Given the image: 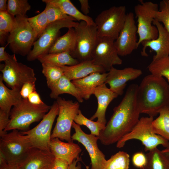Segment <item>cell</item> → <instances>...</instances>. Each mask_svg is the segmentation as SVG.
<instances>
[{"instance_id": "cell-48", "label": "cell", "mask_w": 169, "mask_h": 169, "mask_svg": "<svg viewBox=\"0 0 169 169\" xmlns=\"http://www.w3.org/2000/svg\"><path fill=\"white\" fill-rule=\"evenodd\" d=\"M5 47H0V61H5L8 58V54L5 51Z\"/></svg>"}, {"instance_id": "cell-29", "label": "cell", "mask_w": 169, "mask_h": 169, "mask_svg": "<svg viewBox=\"0 0 169 169\" xmlns=\"http://www.w3.org/2000/svg\"><path fill=\"white\" fill-rule=\"evenodd\" d=\"M147 163L143 169H169V158L157 148L146 155Z\"/></svg>"}, {"instance_id": "cell-42", "label": "cell", "mask_w": 169, "mask_h": 169, "mask_svg": "<svg viewBox=\"0 0 169 169\" xmlns=\"http://www.w3.org/2000/svg\"><path fill=\"white\" fill-rule=\"evenodd\" d=\"M36 91L35 83L28 82L24 84L22 86L20 93L22 98L28 99L31 93Z\"/></svg>"}, {"instance_id": "cell-38", "label": "cell", "mask_w": 169, "mask_h": 169, "mask_svg": "<svg viewBox=\"0 0 169 169\" xmlns=\"http://www.w3.org/2000/svg\"><path fill=\"white\" fill-rule=\"evenodd\" d=\"M30 26L38 38L49 24L44 10L34 16L28 18Z\"/></svg>"}, {"instance_id": "cell-16", "label": "cell", "mask_w": 169, "mask_h": 169, "mask_svg": "<svg viewBox=\"0 0 169 169\" xmlns=\"http://www.w3.org/2000/svg\"><path fill=\"white\" fill-rule=\"evenodd\" d=\"M137 30L134 13L130 12L127 14L124 26L115 41V45L119 56L130 54L138 48Z\"/></svg>"}, {"instance_id": "cell-4", "label": "cell", "mask_w": 169, "mask_h": 169, "mask_svg": "<svg viewBox=\"0 0 169 169\" xmlns=\"http://www.w3.org/2000/svg\"><path fill=\"white\" fill-rule=\"evenodd\" d=\"M153 120V117L150 116L140 118L132 130L117 143L116 147L122 148L127 141L133 139L140 141L146 151H149L160 145L165 148L169 147V141L154 132L152 125Z\"/></svg>"}, {"instance_id": "cell-40", "label": "cell", "mask_w": 169, "mask_h": 169, "mask_svg": "<svg viewBox=\"0 0 169 169\" xmlns=\"http://www.w3.org/2000/svg\"><path fill=\"white\" fill-rule=\"evenodd\" d=\"M132 161L133 164L136 167L143 169L147 161L146 155L142 152H138L133 155Z\"/></svg>"}, {"instance_id": "cell-1", "label": "cell", "mask_w": 169, "mask_h": 169, "mask_svg": "<svg viewBox=\"0 0 169 169\" xmlns=\"http://www.w3.org/2000/svg\"><path fill=\"white\" fill-rule=\"evenodd\" d=\"M138 85H130L121 102L98 136L101 144L108 146L117 142L129 133L139 120L140 110L137 102Z\"/></svg>"}, {"instance_id": "cell-20", "label": "cell", "mask_w": 169, "mask_h": 169, "mask_svg": "<svg viewBox=\"0 0 169 169\" xmlns=\"http://www.w3.org/2000/svg\"><path fill=\"white\" fill-rule=\"evenodd\" d=\"M93 94L97 99L98 106L95 113L90 118L93 120L97 118V122L106 125L105 113L108 105L118 95L108 88L105 84L101 85L94 90Z\"/></svg>"}, {"instance_id": "cell-34", "label": "cell", "mask_w": 169, "mask_h": 169, "mask_svg": "<svg viewBox=\"0 0 169 169\" xmlns=\"http://www.w3.org/2000/svg\"><path fill=\"white\" fill-rule=\"evenodd\" d=\"M42 72L46 77L49 88L58 81L64 75L61 67L45 63L42 64Z\"/></svg>"}, {"instance_id": "cell-8", "label": "cell", "mask_w": 169, "mask_h": 169, "mask_svg": "<svg viewBox=\"0 0 169 169\" xmlns=\"http://www.w3.org/2000/svg\"><path fill=\"white\" fill-rule=\"evenodd\" d=\"M135 6L134 11L137 18V33L139 36L137 45L143 41L155 39L158 35L156 27L153 25L156 12L158 10L157 4L151 1L140 0Z\"/></svg>"}, {"instance_id": "cell-26", "label": "cell", "mask_w": 169, "mask_h": 169, "mask_svg": "<svg viewBox=\"0 0 169 169\" xmlns=\"http://www.w3.org/2000/svg\"><path fill=\"white\" fill-rule=\"evenodd\" d=\"M76 42V34L74 28H69L66 33L57 38L48 53L68 52L70 54L75 48Z\"/></svg>"}, {"instance_id": "cell-7", "label": "cell", "mask_w": 169, "mask_h": 169, "mask_svg": "<svg viewBox=\"0 0 169 169\" xmlns=\"http://www.w3.org/2000/svg\"><path fill=\"white\" fill-rule=\"evenodd\" d=\"M1 67L3 81L11 89L21 90L28 82L35 83L37 79L33 69L18 61L15 54H8V59Z\"/></svg>"}, {"instance_id": "cell-24", "label": "cell", "mask_w": 169, "mask_h": 169, "mask_svg": "<svg viewBox=\"0 0 169 169\" xmlns=\"http://www.w3.org/2000/svg\"><path fill=\"white\" fill-rule=\"evenodd\" d=\"M20 90L9 89L3 83L2 74L0 76V110L10 115L11 108L19 102L22 98Z\"/></svg>"}, {"instance_id": "cell-27", "label": "cell", "mask_w": 169, "mask_h": 169, "mask_svg": "<svg viewBox=\"0 0 169 169\" xmlns=\"http://www.w3.org/2000/svg\"><path fill=\"white\" fill-rule=\"evenodd\" d=\"M49 2L59 8L66 15L76 21H84L88 24L95 25L92 18L85 15L79 11L69 0H47Z\"/></svg>"}, {"instance_id": "cell-30", "label": "cell", "mask_w": 169, "mask_h": 169, "mask_svg": "<svg viewBox=\"0 0 169 169\" xmlns=\"http://www.w3.org/2000/svg\"><path fill=\"white\" fill-rule=\"evenodd\" d=\"M159 114L152 122L153 130L155 133L169 141V106L162 109Z\"/></svg>"}, {"instance_id": "cell-6", "label": "cell", "mask_w": 169, "mask_h": 169, "mask_svg": "<svg viewBox=\"0 0 169 169\" xmlns=\"http://www.w3.org/2000/svg\"><path fill=\"white\" fill-rule=\"evenodd\" d=\"M127 14L124 6H113L102 11L95 20L98 37L115 40L124 26Z\"/></svg>"}, {"instance_id": "cell-11", "label": "cell", "mask_w": 169, "mask_h": 169, "mask_svg": "<svg viewBox=\"0 0 169 169\" xmlns=\"http://www.w3.org/2000/svg\"><path fill=\"white\" fill-rule=\"evenodd\" d=\"M32 147L27 136L18 130L0 136V152L8 162L18 163Z\"/></svg>"}, {"instance_id": "cell-12", "label": "cell", "mask_w": 169, "mask_h": 169, "mask_svg": "<svg viewBox=\"0 0 169 169\" xmlns=\"http://www.w3.org/2000/svg\"><path fill=\"white\" fill-rule=\"evenodd\" d=\"M59 111L58 103L54 101L49 111L37 125L31 130L21 132L27 136L33 147L50 151L51 129Z\"/></svg>"}, {"instance_id": "cell-39", "label": "cell", "mask_w": 169, "mask_h": 169, "mask_svg": "<svg viewBox=\"0 0 169 169\" xmlns=\"http://www.w3.org/2000/svg\"><path fill=\"white\" fill-rule=\"evenodd\" d=\"M159 9L156 13L155 19L162 23L169 33V0L161 1Z\"/></svg>"}, {"instance_id": "cell-36", "label": "cell", "mask_w": 169, "mask_h": 169, "mask_svg": "<svg viewBox=\"0 0 169 169\" xmlns=\"http://www.w3.org/2000/svg\"><path fill=\"white\" fill-rule=\"evenodd\" d=\"M74 122L79 125L85 126L90 130L91 134L97 136H99L100 132L105 126L97 121H94L88 119L83 115L80 110L75 117Z\"/></svg>"}, {"instance_id": "cell-9", "label": "cell", "mask_w": 169, "mask_h": 169, "mask_svg": "<svg viewBox=\"0 0 169 169\" xmlns=\"http://www.w3.org/2000/svg\"><path fill=\"white\" fill-rule=\"evenodd\" d=\"M56 99L59 107V113L51 138H58L67 142H73L71 130L74 119L79 110V102L67 100L59 97Z\"/></svg>"}, {"instance_id": "cell-41", "label": "cell", "mask_w": 169, "mask_h": 169, "mask_svg": "<svg viewBox=\"0 0 169 169\" xmlns=\"http://www.w3.org/2000/svg\"><path fill=\"white\" fill-rule=\"evenodd\" d=\"M69 164L65 160L55 158L46 167V169H68Z\"/></svg>"}, {"instance_id": "cell-13", "label": "cell", "mask_w": 169, "mask_h": 169, "mask_svg": "<svg viewBox=\"0 0 169 169\" xmlns=\"http://www.w3.org/2000/svg\"><path fill=\"white\" fill-rule=\"evenodd\" d=\"M74 28L76 42L70 55L79 62L91 60L92 54L99 38L96 26L81 21Z\"/></svg>"}, {"instance_id": "cell-28", "label": "cell", "mask_w": 169, "mask_h": 169, "mask_svg": "<svg viewBox=\"0 0 169 169\" xmlns=\"http://www.w3.org/2000/svg\"><path fill=\"white\" fill-rule=\"evenodd\" d=\"M37 59L41 64L48 63L59 67L72 66L80 62L73 57L68 52L48 53L40 56Z\"/></svg>"}, {"instance_id": "cell-33", "label": "cell", "mask_w": 169, "mask_h": 169, "mask_svg": "<svg viewBox=\"0 0 169 169\" xmlns=\"http://www.w3.org/2000/svg\"><path fill=\"white\" fill-rule=\"evenodd\" d=\"M15 17L7 11L0 12V41L3 44L5 38L13 30L16 24Z\"/></svg>"}, {"instance_id": "cell-5", "label": "cell", "mask_w": 169, "mask_h": 169, "mask_svg": "<svg viewBox=\"0 0 169 169\" xmlns=\"http://www.w3.org/2000/svg\"><path fill=\"white\" fill-rule=\"evenodd\" d=\"M15 18L16 24L8 35L7 44L14 54L27 56L37 37L26 16H17Z\"/></svg>"}, {"instance_id": "cell-21", "label": "cell", "mask_w": 169, "mask_h": 169, "mask_svg": "<svg viewBox=\"0 0 169 169\" xmlns=\"http://www.w3.org/2000/svg\"><path fill=\"white\" fill-rule=\"evenodd\" d=\"M49 147L50 151L55 158L65 160L69 165L79 157L82 151L78 144L73 142H64L58 138L51 139Z\"/></svg>"}, {"instance_id": "cell-25", "label": "cell", "mask_w": 169, "mask_h": 169, "mask_svg": "<svg viewBox=\"0 0 169 169\" xmlns=\"http://www.w3.org/2000/svg\"><path fill=\"white\" fill-rule=\"evenodd\" d=\"M49 88L51 90L50 96L52 98L57 99L60 95L66 93L75 97L79 103L84 101L80 91L64 75Z\"/></svg>"}, {"instance_id": "cell-32", "label": "cell", "mask_w": 169, "mask_h": 169, "mask_svg": "<svg viewBox=\"0 0 169 169\" xmlns=\"http://www.w3.org/2000/svg\"><path fill=\"white\" fill-rule=\"evenodd\" d=\"M148 69L151 74L164 77L169 82V55L166 57L152 59Z\"/></svg>"}, {"instance_id": "cell-51", "label": "cell", "mask_w": 169, "mask_h": 169, "mask_svg": "<svg viewBox=\"0 0 169 169\" xmlns=\"http://www.w3.org/2000/svg\"><path fill=\"white\" fill-rule=\"evenodd\" d=\"M161 151L169 158V147L165 148V149L162 150Z\"/></svg>"}, {"instance_id": "cell-37", "label": "cell", "mask_w": 169, "mask_h": 169, "mask_svg": "<svg viewBox=\"0 0 169 169\" xmlns=\"http://www.w3.org/2000/svg\"><path fill=\"white\" fill-rule=\"evenodd\" d=\"M7 11L13 16H26L31 6L27 0H8Z\"/></svg>"}, {"instance_id": "cell-10", "label": "cell", "mask_w": 169, "mask_h": 169, "mask_svg": "<svg viewBox=\"0 0 169 169\" xmlns=\"http://www.w3.org/2000/svg\"><path fill=\"white\" fill-rule=\"evenodd\" d=\"M78 23V22L70 19L61 20L49 23L38 38L34 42L33 49L27 56V60L33 61L40 56L48 54L59 37L61 28H75Z\"/></svg>"}, {"instance_id": "cell-45", "label": "cell", "mask_w": 169, "mask_h": 169, "mask_svg": "<svg viewBox=\"0 0 169 169\" xmlns=\"http://www.w3.org/2000/svg\"><path fill=\"white\" fill-rule=\"evenodd\" d=\"M80 4L81 10L82 13L85 15H88L90 13V7L88 0H79Z\"/></svg>"}, {"instance_id": "cell-23", "label": "cell", "mask_w": 169, "mask_h": 169, "mask_svg": "<svg viewBox=\"0 0 169 169\" xmlns=\"http://www.w3.org/2000/svg\"><path fill=\"white\" fill-rule=\"evenodd\" d=\"M107 73L95 72L81 79L72 81L74 84L80 91L83 97L88 100L95 89L105 84Z\"/></svg>"}, {"instance_id": "cell-46", "label": "cell", "mask_w": 169, "mask_h": 169, "mask_svg": "<svg viewBox=\"0 0 169 169\" xmlns=\"http://www.w3.org/2000/svg\"><path fill=\"white\" fill-rule=\"evenodd\" d=\"M0 169H20L18 164L15 162H7L0 166Z\"/></svg>"}, {"instance_id": "cell-52", "label": "cell", "mask_w": 169, "mask_h": 169, "mask_svg": "<svg viewBox=\"0 0 169 169\" xmlns=\"http://www.w3.org/2000/svg\"><path fill=\"white\" fill-rule=\"evenodd\" d=\"M46 167H45L43 168L42 169H46Z\"/></svg>"}, {"instance_id": "cell-3", "label": "cell", "mask_w": 169, "mask_h": 169, "mask_svg": "<svg viewBox=\"0 0 169 169\" xmlns=\"http://www.w3.org/2000/svg\"><path fill=\"white\" fill-rule=\"evenodd\" d=\"M50 108L44 103L34 105L29 102L28 99L22 98L12 108L9 121L4 131L14 129L23 131L29 130L30 125L42 120Z\"/></svg>"}, {"instance_id": "cell-19", "label": "cell", "mask_w": 169, "mask_h": 169, "mask_svg": "<svg viewBox=\"0 0 169 169\" xmlns=\"http://www.w3.org/2000/svg\"><path fill=\"white\" fill-rule=\"evenodd\" d=\"M55 158L50 151L32 147L18 164L20 169H42Z\"/></svg>"}, {"instance_id": "cell-35", "label": "cell", "mask_w": 169, "mask_h": 169, "mask_svg": "<svg viewBox=\"0 0 169 169\" xmlns=\"http://www.w3.org/2000/svg\"><path fill=\"white\" fill-rule=\"evenodd\" d=\"M42 1L46 5L44 10L45 12L49 23L65 19L76 21L72 17L65 14L58 7L49 2L47 0H42Z\"/></svg>"}, {"instance_id": "cell-17", "label": "cell", "mask_w": 169, "mask_h": 169, "mask_svg": "<svg viewBox=\"0 0 169 169\" xmlns=\"http://www.w3.org/2000/svg\"><path fill=\"white\" fill-rule=\"evenodd\" d=\"M142 73L141 69L132 67L119 69L113 67L107 73L105 84H109L112 91L121 95L124 93L127 82L137 78Z\"/></svg>"}, {"instance_id": "cell-15", "label": "cell", "mask_w": 169, "mask_h": 169, "mask_svg": "<svg viewBox=\"0 0 169 169\" xmlns=\"http://www.w3.org/2000/svg\"><path fill=\"white\" fill-rule=\"evenodd\" d=\"M72 127L75 133L71 136L72 140L77 141L85 147L90 156L91 161L90 169H103L106 160L103 153L97 145L98 136L84 132L80 125L73 122Z\"/></svg>"}, {"instance_id": "cell-47", "label": "cell", "mask_w": 169, "mask_h": 169, "mask_svg": "<svg viewBox=\"0 0 169 169\" xmlns=\"http://www.w3.org/2000/svg\"><path fill=\"white\" fill-rule=\"evenodd\" d=\"M81 161V158L79 157L75 159L73 162L69 165L68 169H81V165L80 163H78L77 165V163L78 161ZM86 169H89V167L86 166Z\"/></svg>"}, {"instance_id": "cell-31", "label": "cell", "mask_w": 169, "mask_h": 169, "mask_svg": "<svg viewBox=\"0 0 169 169\" xmlns=\"http://www.w3.org/2000/svg\"><path fill=\"white\" fill-rule=\"evenodd\" d=\"M129 163V154L119 151L106 160L103 169H128Z\"/></svg>"}, {"instance_id": "cell-18", "label": "cell", "mask_w": 169, "mask_h": 169, "mask_svg": "<svg viewBox=\"0 0 169 169\" xmlns=\"http://www.w3.org/2000/svg\"><path fill=\"white\" fill-rule=\"evenodd\" d=\"M153 24L158 29V36L155 39L142 41L141 43L143 46L141 54L143 56H147L146 49L149 47L156 52V54L152 59H155L166 57L169 55V33L161 23L155 19Z\"/></svg>"}, {"instance_id": "cell-50", "label": "cell", "mask_w": 169, "mask_h": 169, "mask_svg": "<svg viewBox=\"0 0 169 169\" xmlns=\"http://www.w3.org/2000/svg\"><path fill=\"white\" fill-rule=\"evenodd\" d=\"M7 162H8L4 156L1 152H0V166L3 165Z\"/></svg>"}, {"instance_id": "cell-14", "label": "cell", "mask_w": 169, "mask_h": 169, "mask_svg": "<svg viewBox=\"0 0 169 169\" xmlns=\"http://www.w3.org/2000/svg\"><path fill=\"white\" fill-rule=\"evenodd\" d=\"M115 41L108 37H99L92 54L91 60L106 72H109L114 65L122 63L115 46Z\"/></svg>"}, {"instance_id": "cell-43", "label": "cell", "mask_w": 169, "mask_h": 169, "mask_svg": "<svg viewBox=\"0 0 169 169\" xmlns=\"http://www.w3.org/2000/svg\"><path fill=\"white\" fill-rule=\"evenodd\" d=\"M9 116L0 110V136L7 133L4 130L9 122Z\"/></svg>"}, {"instance_id": "cell-49", "label": "cell", "mask_w": 169, "mask_h": 169, "mask_svg": "<svg viewBox=\"0 0 169 169\" xmlns=\"http://www.w3.org/2000/svg\"><path fill=\"white\" fill-rule=\"evenodd\" d=\"M7 2L6 0H0V12L7 11Z\"/></svg>"}, {"instance_id": "cell-22", "label": "cell", "mask_w": 169, "mask_h": 169, "mask_svg": "<svg viewBox=\"0 0 169 169\" xmlns=\"http://www.w3.org/2000/svg\"><path fill=\"white\" fill-rule=\"evenodd\" d=\"M61 67L64 75L71 81L84 78L93 73L106 72L103 68L95 64L92 60L80 62L72 66Z\"/></svg>"}, {"instance_id": "cell-2", "label": "cell", "mask_w": 169, "mask_h": 169, "mask_svg": "<svg viewBox=\"0 0 169 169\" xmlns=\"http://www.w3.org/2000/svg\"><path fill=\"white\" fill-rule=\"evenodd\" d=\"M137 98L141 113L153 117L169 106V85L163 77L148 75L138 86Z\"/></svg>"}, {"instance_id": "cell-44", "label": "cell", "mask_w": 169, "mask_h": 169, "mask_svg": "<svg viewBox=\"0 0 169 169\" xmlns=\"http://www.w3.org/2000/svg\"><path fill=\"white\" fill-rule=\"evenodd\" d=\"M28 99L29 102L34 105H39L44 103L36 91L31 93L28 96Z\"/></svg>"}]
</instances>
